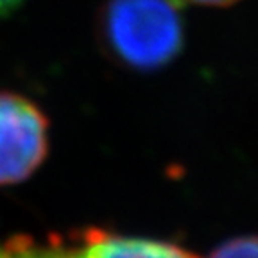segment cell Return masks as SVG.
Returning a JSON list of instances; mask_svg holds the SVG:
<instances>
[{
    "label": "cell",
    "mask_w": 258,
    "mask_h": 258,
    "mask_svg": "<svg viewBox=\"0 0 258 258\" xmlns=\"http://www.w3.org/2000/svg\"><path fill=\"white\" fill-rule=\"evenodd\" d=\"M208 258H258V235H242L224 242Z\"/></svg>",
    "instance_id": "obj_4"
},
{
    "label": "cell",
    "mask_w": 258,
    "mask_h": 258,
    "mask_svg": "<svg viewBox=\"0 0 258 258\" xmlns=\"http://www.w3.org/2000/svg\"><path fill=\"white\" fill-rule=\"evenodd\" d=\"M24 0H0V18L15 11Z\"/></svg>",
    "instance_id": "obj_6"
},
{
    "label": "cell",
    "mask_w": 258,
    "mask_h": 258,
    "mask_svg": "<svg viewBox=\"0 0 258 258\" xmlns=\"http://www.w3.org/2000/svg\"><path fill=\"white\" fill-rule=\"evenodd\" d=\"M8 258H199L174 242L86 228L47 244H16Z\"/></svg>",
    "instance_id": "obj_3"
},
{
    "label": "cell",
    "mask_w": 258,
    "mask_h": 258,
    "mask_svg": "<svg viewBox=\"0 0 258 258\" xmlns=\"http://www.w3.org/2000/svg\"><path fill=\"white\" fill-rule=\"evenodd\" d=\"M186 4H198V6H212V8H222V6H231L238 0H179Z\"/></svg>",
    "instance_id": "obj_5"
},
{
    "label": "cell",
    "mask_w": 258,
    "mask_h": 258,
    "mask_svg": "<svg viewBox=\"0 0 258 258\" xmlns=\"http://www.w3.org/2000/svg\"><path fill=\"white\" fill-rule=\"evenodd\" d=\"M99 32L106 52L138 72L163 69L185 43L176 0H108L99 16Z\"/></svg>",
    "instance_id": "obj_1"
},
{
    "label": "cell",
    "mask_w": 258,
    "mask_h": 258,
    "mask_svg": "<svg viewBox=\"0 0 258 258\" xmlns=\"http://www.w3.org/2000/svg\"><path fill=\"white\" fill-rule=\"evenodd\" d=\"M48 153V120L27 97L0 92V186L25 181Z\"/></svg>",
    "instance_id": "obj_2"
}]
</instances>
